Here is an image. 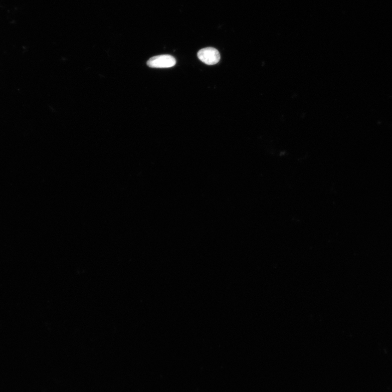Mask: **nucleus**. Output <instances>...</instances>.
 <instances>
[{
  "instance_id": "nucleus-1",
  "label": "nucleus",
  "mask_w": 392,
  "mask_h": 392,
  "mask_svg": "<svg viewBox=\"0 0 392 392\" xmlns=\"http://www.w3.org/2000/svg\"><path fill=\"white\" fill-rule=\"evenodd\" d=\"M176 64L175 58L170 55L154 56L147 63L148 67L153 68H169L175 66Z\"/></svg>"
},
{
  "instance_id": "nucleus-2",
  "label": "nucleus",
  "mask_w": 392,
  "mask_h": 392,
  "mask_svg": "<svg viewBox=\"0 0 392 392\" xmlns=\"http://www.w3.org/2000/svg\"><path fill=\"white\" fill-rule=\"evenodd\" d=\"M197 56L200 61L209 65L218 63L221 58L218 51L211 47L200 50L197 53Z\"/></svg>"
}]
</instances>
